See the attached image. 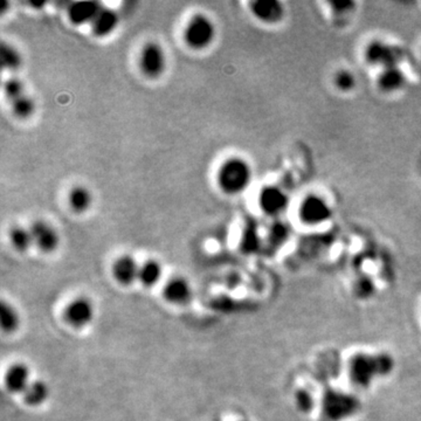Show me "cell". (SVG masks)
<instances>
[{"label": "cell", "mask_w": 421, "mask_h": 421, "mask_svg": "<svg viewBox=\"0 0 421 421\" xmlns=\"http://www.w3.org/2000/svg\"><path fill=\"white\" fill-rule=\"evenodd\" d=\"M394 370V359L391 354H357L350 361V378L354 385L366 389L374 379L386 377Z\"/></svg>", "instance_id": "6da1fadb"}, {"label": "cell", "mask_w": 421, "mask_h": 421, "mask_svg": "<svg viewBox=\"0 0 421 421\" xmlns=\"http://www.w3.org/2000/svg\"><path fill=\"white\" fill-rule=\"evenodd\" d=\"M252 169L246 160L232 157L221 164L217 180L220 190L228 195H240L252 182Z\"/></svg>", "instance_id": "7a4b0ae2"}, {"label": "cell", "mask_w": 421, "mask_h": 421, "mask_svg": "<svg viewBox=\"0 0 421 421\" xmlns=\"http://www.w3.org/2000/svg\"><path fill=\"white\" fill-rule=\"evenodd\" d=\"M361 402L352 394L329 389L323 398V413L331 421H342L357 413Z\"/></svg>", "instance_id": "3957f363"}, {"label": "cell", "mask_w": 421, "mask_h": 421, "mask_svg": "<svg viewBox=\"0 0 421 421\" xmlns=\"http://www.w3.org/2000/svg\"><path fill=\"white\" fill-rule=\"evenodd\" d=\"M215 38V26L208 16L195 14L187 25L184 40L193 49L208 47Z\"/></svg>", "instance_id": "277c9868"}, {"label": "cell", "mask_w": 421, "mask_h": 421, "mask_svg": "<svg viewBox=\"0 0 421 421\" xmlns=\"http://www.w3.org/2000/svg\"><path fill=\"white\" fill-rule=\"evenodd\" d=\"M298 215L306 225H321L333 217V210L326 199L317 195H308L303 199Z\"/></svg>", "instance_id": "5b68a950"}, {"label": "cell", "mask_w": 421, "mask_h": 421, "mask_svg": "<svg viewBox=\"0 0 421 421\" xmlns=\"http://www.w3.org/2000/svg\"><path fill=\"white\" fill-rule=\"evenodd\" d=\"M365 59L369 64L381 66L383 69L397 67L402 59V52L397 46L374 40L368 45L365 49Z\"/></svg>", "instance_id": "8992f818"}, {"label": "cell", "mask_w": 421, "mask_h": 421, "mask_svg": "<svg viewBox=\"0 0 421 421\" xmlns=\"http://www.w3.org/2000/svg\"><path fill=\"white\" fill-rule=\"evenodd\" d=\"M139 68L144 75L156 79L163 74L167 68V56L157 43H147L139 56Z\"/></svg>", "instance_id": "52a82bcc"}, {"label": "cell", "mask_w": 421, "mask_h": 421, "mask_svg": "<svg viewBox=\"0 0 421 421\" xmlns=\"http://www.w3.org/2000/svg\"><path fill=\"white\" fill-rule=\"evenodd\" d=\"M289 205V198L281 187L268 185L258 193V206L263 213L275 217L282 215Z\"/></svg>", "instance_id": "ba28073f"}, {"label": "cell", "mask_w": 421, "mask_h": 421, "mask_svg": "<svg viewBox=\"0 0 421 421\" xmlns=\"http://www.w3.org/2000/svg\"><path fill=\"white\" fill-rule=\"evenodd\" d=\"M66 320L71 326L77 329L91 324L95 316V308L88 298H76L69 303L64 313Z\"/></svg>", "instance_id": "9c48e42d"}, {"label": "cell", "mask_w": 421, "mask_h": 421, "mask_svg": "<svg viewBox=\"0 0 421 421\" xmlns=\"http://www.w3.org/2000/svg\"><path fill=\"white\" fill-rule=\"evenodd\" d=\"M33 241L39 250L51 253L59 246L60 238L56 228L44 220L34 221L31 226Z\"/></svg>", "instance_id": "30bf717a"}, {"label": "cell", "mask_w": 421, "mask_h": 421, "mask_svg": "<svg viewBox=\"0 0 421 421\" xmlns=\"http://www.w3.org/2000/svg\"><path fill=\"white\" fill-rule=\"evenodd\" d=\"M250 11L265 24H278L286 13L282 3L278 0H256L250 4Z\"/></svg>", "instance_id": "8fae6325"}, {"label": "cell", "mask_w": 421, "mask_h": 421, "mask_svg": "<svg viewBox=\"0 0 421 421\" xmlns=\"http://www.w3.org/2000/svg\"><path fill=\"white\" fill-rule=\"evenodd\" d=\"M193 289L191 283L182 276H175L167 281L164 287V296L167 301L173 304L183 306L191 301Z\"/></svg>", "instance_id": "7c38bea8"}, {"label": "cell", "mask_w": 421, "mask_h": 421, "mask_svg": "<svg viewBox=\"0 0 421 421\" xmlns=\"http://www.w3.org/2000/svg\"><path fill=\"white\" fill-rule=\"evenodd\" d=\"M101 10L102 5L97 1H74L68 6V18L77 26L92 24Z\"/></svg>", "instance_id": "4fadbf2b"}, {"label": "cell", "mask_w": 421, "mask_h": 421, "mask_svg": "<svg viewBox=\"0 0 421 421\" xmlns=\"http://www.w3.org/2000/svg\"><path fill=\"white\" fill-rule=\"evenodd\" d=\"M139 266L130 255H123L116 260L112 266V273L116 280L123 286H130L139 280Z\"/></svg>", "instance_id": "5bb4252c"}, {"label": "cell", "mask_w": 421, "mask_h": 421, "mask_svg": "<svg viewBox=\"0 0 421 421\" xmlns=\"http://www.w3.org/2000/svg\"><path fill=\"white\" fill-rule=\"evenodd\" d=\"M31 383V371L21 363L13 364L5 376L6 387L12 394H24Z\"/></svg>", "instance_id": "9a60e30c"}, {"label": "cell", "mask_w": 421, "mask_h": 421, "mask_svg": "<svg viewBox=\"0 0 421 421\" xmlns=\"http://www.w3.org/2000/svg\"><path fill=\"white\" fill-rule=\"evenodd\" d=\"M119 21V18L115 11L102 8L94 21L91 24L94 36H97V38H104V36L112 34L117 27Z\"/></svg>", "instance_id": "2e32d148"}, {"label": "cell", "mask_w": 421, "mask_h": 421, "mask_svg": "<svg viewBox=\"0 0 421 421\" xmlns=\"http://www.w3.org/2000/svg\"><path fill=\"white\" fill-rule=\"evenodd\" d=\"M405 84V73L402 72L399 66L385 68L378 76V87L381 88L383 92H397L399 89H402Z\"/></svg>", "instance_id": "e0dca14e"}, {"label": "cell", "mask_w": 421, "mask_h": 421, "mask_svg": "<svg viewBox=\"0 0 421 421\" xmlns=\"http://www.w3.org/2000/svg\"><path fill=\"white\" fill-rule=\"evenodd\" d=\"M163 276V267L157 260H147L139 268V281L145 287H154Z\"/></svg>", "instance_id": "ac0fdd59"}, {"label": "cell", "mask_w": 421, "mask_h": 421, "mask_svg": "<svg viewBox=\"0 0 421 421\" xmlns=\"http://www.w3.org/2000/svg\"><path fill=\"white\" fill-rule=\"evenodd\" d=\"M23 397L27 405H43L49 397V387L43 381H32L23 394Z\"/></svg>", "instance_id": "d6986e66"}, {"label": "cell", "mask_w": 421, "mask_h": 421, "mask_svg": "<svg viewBox=\"0 0 421 421\" xmlns=\"http://www.w3.org/2000/svg\"><path fill=\"white\" fill-rule=\"evenodd\" d=\"M69 205L76 213H84L92 206L93 195L87 187H75L69 192Z\"/></svg>", "instance_id": "ffe728a7"}, {"label": "cell", "mask_w": 421, "mask_h": 421, "mask_svg": "<svg viewBox=\"0 0 421 421\" xmlns=\"http://www.w3.org/2000/svg\"><path fill=\"white\" fill-rule=\"evenodd\" d=\"M10 239H11L13 247L19 252H26L34 245L31 228H25L21 226L13 227L10 232Z\"/></svg>", "instance_id": "44dd1931"}, {"label": "cell", "mask_w": 421, "mask_h": 421, "mask_svg": "<svg viewBox=\"0 0 421 421\" xmlns=\"http://www.w3.org/2000/svg\"><path fill=\"white\" fill-rule=\"evenodd\" d=\"M0 62H1V66L4 69L16 71L21 66L23 59H21V56L16 48L11 45L3 43L1 47H0Z\"/></svg>", "instance_id": "7402d4cb"}, {"label": "cell", "mask_w": 421, "mask_h": 421, "mask_svg": "<svg viewBox=\"0 0 421 421\" xmlns=\"http://www.w3.org/2000/svg\"><path fill=\"white\" fill-rule=\"evenodd\" d=\"M11 107H12L13 114L19 119H28L36 112V102L33 101L31 96L26 95V94L12 101Z\"/></svg>", "instance_id": "603a6c76"}, {"label": "cell", "mask_w": 421, "mask_h": 421, "mask_svg": "<svg viewBox=\"0 0 421 421\" xmlns=\"http://www.w3.org/2000/svg\"><path fill=\"white\" fill-rule=\"evenodd\" d=\"M0 317H1V328L5 333H12L18 329L20 323L19 315L11 304L6 302L1 304Z\"/></svg>", "instance_id": "cb8c5ba5"}, {"label": "cell", "mask_w": 421, "mask_h": 421, "mask_svg": "<svg viewBox=\"0 0 421 421\" xmlns=\"http://www.w3.org/2000/svg\"><path fill=\"white\" fill-rule=\"evenodd\" d=\"M334 84L341 92H350L356 87V77L352 73L342 69L335 74Z\"/></svg>", "instance_id": "d4e9b609"}, {"label": "cell", "mask_w": 421, "mask_h": 421, "mask_svg": "<svg viewBox=\"0 0 421 421\" xmlns=\"http://www.w3.org/2000/svg\"><path fill=\"white\" fill-rule=\"evenodd\" d=\"M4 93L11 102L25 94L24 82L18 77H10L4 82Z\"/></svg>", "instance_id": "484cf974"}, {"label": "cell", "mask_w": 421, "mask_h": 421, "mask_svg": "<svg viewBox=\"0 0 421 421\" xmlns=\"http://www.w3.org/2000/svg\"><path fill=\"white\" fill-rule=\"evenodd\" d=\"M295 402L298 409L303 413H310L311 409H314L315 400L313 394H310L306 389H298L295 394Z\"/></svg>", "instance_id": "4316f807"}, {"label": "cell", "mask_w": 421, "mask_h": 421, "mask_svg": "<svg viewBox=\"0 0 421 421\" xmlns=\"http://www.w3.org/2000/svg\"><path fill=\"white\" fill-rule=\"evenodd\" d=\"M374 289H376V287H374V283L371 278H362L358 280L356 285H354V290H356V293H357L358 296L362 298H368L371 296V295L374 294Z\"/></svg>", "instance_id": "83f0119b"}, {"label": "cell", "mask_w": 421, "mask_h": 421, "mask_svg": "<svg viewBox=\"0 0 421 421\" xmlns=\"http://www.w3.org/2000/svg\"><path fill=\"white\" fill-rule=\"evenodd\" d=\"M287 237H288V230L285 224H275L274 226L270 228V243L280 245L286 240Z\"/></svg>", "instance_id": "f1b7e54d"}, {"label": "cell", "mask_w": 421, "mask_h": 421, "mask_svg": "<svg viewBox=\"0 0 421 421\" xmlns=\"http://www.w3.org/2000/svg\"><path fill=\"white\" fill-rule=\"evenodd\" d=\"M243 243H245V247L247 250H254L255 247L258 245V232L252 228L250 230H247L245 233V239H243Z\"/></svg>", "instance_id": "f546056e"}, {"label": "cell", "mask_w": 421, "mask_h": 421, "mask_svg": "<svg viewBox=\"0 0 421 421\" xmlns=\"http://www.w3.org/2000/svg\"><path fill=\"white\" fill-rule=\"evenodd\" d=\"M331 6L336 13H346L350 11L351 8H354V4L351 1H337V3H331Z\"/></svg>", "instance_id": "4dcf8cb0"}, {"label": "cell", "mask_w": 421, "mask_h": 421, "mask_svg": "<svg viewBox=\"0 0 421 421\" xmlns=\"http://www.w3.org/2000/svg\"><path fill=\"white\" fill-rule=\"evenodd\" d=\"M243 421H247V420H243Z\"/></svg>", "instance_id": "1f68e13d"}]
</instances>
